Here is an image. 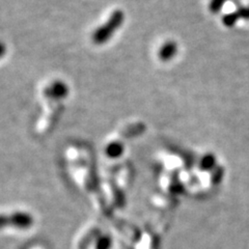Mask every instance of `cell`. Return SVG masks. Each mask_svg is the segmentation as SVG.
<instances>
[{"instance_id": "6da1fadb", "label": "cell", "mask_w": 249, "mask_h": 249, "mask_svg": "<svg viewBox=\"0 0 249 249\" xmlns=\"http://www.w3.org/2000/svg\"><path fill=\"white\" fill-rule=\"evenodd\" d=\"M112 233L99 224H89L75 240V249H113Z\"/></svg>"}, {"instance_id": "7a4b0ae2", "label": "cell", "mask_w": 249, "mask_h": 249, "mask_svg": "<svg viewBox=\"0 0 249 249\" xmlns=\"http://www.w3.org/2000/svg\"><path fill=\"white\" fill-rule=\"evenodd\" d=\"M36 225V217L30 211L23 208H11L1 214L2 231L26 232Z\"/></svg>"}, {"instance_id": "3957f363", "label": "cell", "mask_w": 249, "mask_h": 249, "mask_svg": "<svg viewBox=\"0 0 249 249\" xmlns=\"http://www.w3.org/2000/svg\"><path fill=\"white\" fill-rule=\"evenodd\" d=\"M112 223L115 235L130 247L133 246V244L136 242L137 238L139 237L140 232L142 231L134 223L124 220L122 218H115V219H113Z\"/></svg>"}, {"instance_id": "277c9868", "label": "cell", "mask_w": 249, "mask_h": 249, "mask_svg": "<svg viewBox=\"0 0 249 249\" xmlns=\"http://www.w3.org/2000/svg\"><path fill=\"white\" fill-rule=\"evenodd\" d=\"M123 21H124V14L121 11L114 12L105 24L95 31V34L92 36V41L96 44L105 43L107 40H109V38L111 37L114 31L116 29H119Z\"/></svg>"}, {"instance_id": "5b68a950", "label": "cell", "mask_w": 249, "mask_h": 249, "mask_svg": "<svg viewBox=\"0 0 249 249\" xmlns=\"http://www.w3.org/2000/svg\"><path fill=\"white\" fill-rule=\"evenodd\" d=\"M158 236L151 231H142L132 249H158Z\"/></svg>"}, {"instance_id": "8992f818", "label": "cell", "mask_w": 249, "mask_h": 249, "mask_svg": "<svg viewBox=\"0 0 249 249\" xmlns=\"http://www.w3.org/2000/svg\"><path fill=\"white\" fill-rule=\"evenodd\" d=\"M151 201L157 209L169 210L174 209V207L176 206L177 198L176 196H170V194L163 191V193H155L152 196Z\"/></svg>"}, {"instance_id": "52a82bcc", "label": "cell", "mask_w": 249, "mask_h": 249, "mask_svg": "<svg viewBox=\"0 0 249 249\" xmlns=\"http://www.w3.org/2000/svg\"><path fill=\"white\" fill-rule=\"evenodd\" d=\"M216 158L212 154H207L198 162V168L201 171H213L217 167Z\"/></svg>"}, {"instance_id": "ba28073f", "label": "cell", "mask_w": 249, "mask_h": 249, "mask_svg": "<svg viewBox=\"0 0 249 249\" xmlns=\"http://www.w3.org/2000/svg\"><path fill=\"white\" fill-rule=\"evenodd\" d=\"M177 53V45L173 42H169L162 47L159 56L162 60H169L171 57H174Z\"/></svg>"}, {"instance_id": "9c48e42d", "label": "cell", "mask_w": 249, "mask_h": 249, "mask_svg": "<svg viewBox=\"0 0 249 249\" xmlns=\"http://www.w3.org/2000/svg\"><path fill=\"white\" fill-rule=\"evenodd\" d=\"M67 93V88L61 82H56L47 89V95L52 98H61Z\"/></svg>"}, {"instance_id": "30bf717a", "label": "cell", "mask_w": 249, "mask_h": 249, "mask_svg": "<svg viewBox=\"0 0 249 249\" xmlns=\"http://www.w3.org/2000/svg\"><path fill=\"white\" fill-rule=\"evenodd\" d=\"M123 145L119 142H112L106 147V155L109 158H119L123 154Z\"/></svg>"}, {"instance_id": "8fae6325", "label": "cell", "mask_w": 249, "mask_h": 249, "mask_svg": "<svg viewBox=\"0 0 249 249\" xmlns=\"http://www.w3.org/2000/svg\"><path fill=\"white\" fill-rule=\"evenodd\" d=\"M224 176V169L221 166H217L213 171L211 175V184L212 185H218L220 184V182L222 181Z\"/></svg>"}, {"instance_id": "7c38bea8", "label": "cell", "mask_w": 249, "mask_h": 249, "mask_svg": "<svg viewBox=\"0 0 249 249\" xmlns=\"http://www.w3.org/2000/svg\"><path fill=\"white\" fill-rule=\"evenodd\" d=\"M240 19L238 18L237 13L233 12V13H230V14H227L225 16H223L222 23L227 27H232V26H235V24Z\"/></svg>"}, {"instance_id": "4fadbf2b", "label": "cell", "mask_w": 249, "mask_h": 249, "mask_svg": "<svg viewBox=\"0 0 249 249\" xmlns=\"http://www.w3.org/2000/svg\"><path fill=\"white\" fill-rule=\"evenodd\" d=\"M228 0H211V2H210V4H209V9L213 14L219 13L222 9V6Z\"/></svg>"}, {"instance_id": "5bb4252c", "label": "cell", "mask_w": 249, "mask_h": 249, "mask_svg": "<svg viewBox=\"0 0 249 249\" xmlns=\"http://www.w3.org/2000/svg\"><path fill=\"white\" fill-rule=\"evenodd\" d=\"M239 19L243 20H249V6L245 7H240L238 11H236Z\"/></svg>"}, {"instance_id": "9a60e30c", "label": "cell", "mask_w": 249, "mask_h": 249, "mask_svg": "<svg viewBox=\"0 0 249 249\" xmlns=\"http://www.w3.org/2000/svg\"><path fill=\"white\" fill-rule=\"evenodd\" d=\"M27 249H47L44 245H42V244H35V245H33V246H30L29 248H27Z\"/></svg>"}]
</instances>
